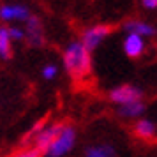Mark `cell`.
<instances>
[{
	"instance_id": "obj_3",
	"label": "cell",
	"mask_w": 157,
	"mask_h": 157,
	"mask_svg": "<svg viewBox=\"0 0 157 157\" xmlns=\"http://www.w3.org/2000/svg\"><path fill=\"white\" fill-rule=\"evenodd\" d=\"M111 32H113V27H111V25H95V27H90V29H86L85 32L81 34V44H83L88 51H92V50H95Z\"/></svg>"
},
{
	"instance_id": "obj_6",
	"label": "cell",
	"mask_w": 157,
	"mask_h": 157,
	"mask_svg": "<svg viewBox=\"0 0 157 157\" xmlns=\"http://www.w3.org/2000/svg\"><path fill=\"white\" fill-rule=\"evenodd\" d=\"M64 125L65 124H55V125L44 129V131H39V132L36 134V138H34V147H39V148H43L44 152H46L48 145L60 134V131H62Z\"/></svg>"
},
{
	"instance_id": "obj_13",
	"label": "cell",
	"mask_w": 157,
	"mask_h": 157,
	"mask_svg": "<svg viewBox=\"0 0 157 157\" xmlns=\"http://www.w3.org/2000/svg\"><path fill=\"white\" fill-rule=\"evenodd\" d=\"M86 157H115V150L111 147H108V145L94 147V148H88Z\"/></svg>"
},
{
	"instance_id": "obj_4",
	"label": "cell",
	"mask_w": 157,
	"mask_h": 157,
	"mask_svg": "<svg viewBox=\"0 0 157 157\" xmlns=\"http://www.w3.org/2000/svg\"><path fill=\"white\" fill-rule=\"evenodd\" d=\"M143 97V94L140 88L136 86H131V85H122L118 88L111 90L109 94V99L113 102H118V104H129V102H136Z\"/></svg>"
},
{
	"instance_id": "obj_7",
	"label": "cell",
	"mask_w": 157,
	"mask_h": 157,
	"mask_svg": "<svg viewBox=\"0 0 157 157\" xmlns=\"http://www.w3.org/2000/svg\"><path fill=\"white\" fill-rule=\"evenodd\" d=\"M132 132H134L136 138H140L141 141H147L148 145H154V143H155V127H154V124L148 122V120L136 122Z\"/></svg>"
},
{
	"instance_id": "obj_10",
	"label": "cell",
	"mask_w": 157,
	"mask_h": 157,
	"mask_svg": "<svg viewBox=\"0 0 157 157\" xmlns=\"http://www.w3.org/2000/svg\"><path fill=\"white\" fill-rule=\"evenodd\" d=\"M29 9L21 7V6H4L0 7V18L2 20H27L29 18Z\"/></svg>"
},
{
	"instance_id": "obj_8",
	"label": "cell",
	"mask_w": 157,
	"mask_h": 157,
	"mask_svg": "<svg viewBox=\"0 0 157 157\" xmlns=\"http://www.w3.org/2000/svg\"><path fill=\"white\" fill-rule=\"evenodd\" d=\"M124 51L125 55L131 58H138L143 55L145 51V43H143L141 36H136V34H129L127 39L124 41Z\"/></svg>"
},
{
	"instance_id": "obj_1",
	"label": "cell",
	"mask_w": 157,
	"mask_h": 157,
	"mask_svg": "<svg viewBox=\"0 0 157 157\" xmlns=\"http://www.w3.org/2000/svg\"><path fill=\"white\" fill-rule=\"evenodd\" d=\"M64 64L74 81H85L92 76L90 51L81 43H71L64 51Z\"/></svg>"
},
{
	"instance_id": "obj_14",
	"label": "cell",
	"mask_w": 157,
	"mask_h": 157,
	"mask_svg": "<svg viewBox=\"0 0 157 157\" xmlns=\"http://www.w3.org/2000/svg\"><path fill=\"white\" fill-rule=\"evenodd\" d=\"M43 154H44L43 148L34 147V148H29V150H23V152H18L14 157H41Z\"/></svg>"
},
{
	"instance_id": "obj_16",
	"label": "cell",
	"mask_w": 157,
	"mask_h": 157,
	"mask_svg": "<svg viewBox=\"0 0 157 157\" xmlns=\"http://www.w3.org/2000/svg\"><path fill=\"white\" fill-rule=\"evenodd\" d=\"M55 74H57V67L55 65H46L44 67V71H43V76L46 79H51V78H55Z\"/></svg>"
},
{
	"instance_id": "obj_12",
	"label": "cell",
	"mask_w": 157,
	"mask_h": 157,
	"mask_svg": "<svg viewBox=\"0 0 157 157\" xmlns=\"http://www.w3.org/2000/svg\"><path fill=\"white\" fill-rule=\"evenodd\" d=\"M145 111V104L141 101H136V102H129V104H122V108L118 109V113L125 118H132V117H140Z\"/></svg>"
},
{
	"instance_id": "obj_5",
	"label": "cell",
	"mask_w": 157,
	"mask_h": 157,
	"mask_svg": "<svg viewBox=\"0 0 157 157\" xmlns=\"http://www.w3.org/2000/svg\"><path fill=\"white\" fill-rule=\"evenodd\" d=\"M27 43L30 46H43L44 44V34L43 25L37 16H29L27 18Z\"/></svg>"
},
{
	"instance_id": "obj_2",
	"label": "cell",
	"mask_w": 157,
	"mask_h": 157,
	"mask_svg": "<svg viewBox=\"0 0 157 157\" xmlns=\"http://www.w3.org/2000/svg\"><path fill=\"white\" fill-rule=\"evenodd\" d=\"M72 145H74V129L69 127V125H64L60 134L48 145L46 152L50 157H60L65 152H69L72 148Z\"/></svg>"
},
{
	"instance_id": "obj_9",
	"label": "cell",
	"mask_w": 157,
	"mask_h": 157,
	"mask_svg": "<svg viewBox=\"0 0 157 157\" xmlns=\"http://www.w3.org/2000/svg\"><path fill=\"white\" fill-rule=\"evenodd\" d=\"M124 29L127 30L129 34H136V36H154L155 34V29L148 25L145 21H140V20H129V21L124 23Z\"/></svg>"
},
{
	"instance_id": "obj_11",
	"label": "cell",
	"mask_w": 157,
	"mask_h": 157,
	"mask_svg": "<svg viewBox=\"0 0 157 157\" xmlns=\"http://www.w3.org/2000/svg\"><path fill=\"white\" fill-rule=\"evenodd\" d=\"M13 57V50H11V37L6 27H0V58L2 60H9Z\"/></svg>"
},
{
	"instance_id": "obj_17",
	"label": "cell",
	"mask_w": 157,
	"mask_h": 157,
	"mask_svg": "<svg viewBox=\"0 0 157 157\" xmlns=\"http://www.w3.org/2000/svg\"><path fill=\"white\" fill-rule=\"evenodd\" d=\"M141 4H143V7H147V9L157 7V0H141Z\"/></svg>"
},
{
	"instance_id": "obj_15",
	"label": "cell",
	"mask_w": 157,
	"mask_h": 157,
	"mask_svg": "<svg viewBox=\"0 0 157 157\" xmlns=\"http://www.w3.org/2000/svg\"><path fill=\"white\" fill-rule=\"evenodd\" d=\"M7 32H9V37L11 39H23L25 37V32L23 30H20V29H16V27H13V29H7Z\"/></svg>"
}]
</instances>
